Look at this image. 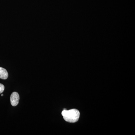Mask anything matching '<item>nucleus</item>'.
Wrapping results in <instances>:
<instances>
[{
	"mask_svg": "<svg viewBox=\"0 0 135 135\" xmlns=\"http://www.w3.org/2000/svg\"><path fill=\"white\" fill-rule=\"evenodd\" d=\"M5 89V86L2 84L0 83V94L3 93Z\"/></svg>",
	"mask_w": 135,
	"mask_h": 135,
	"instance_id": "4",
	"label": "nucleus"
},
{
	"mask_svg": "<svg viewBox=\"0 0 135 135\" xmlns=\"http://www.w3.org/2000/svg\"><path fill=\"white\" fill-rule=\"evenodd\" d=\"M8 77V74L7 71L5 68L0 67V79L3 80H6Z\"/></svg>",
	"mask_w": 135,
	"mask_h": 135,
	"instance_id": "3",
	"label": "nucleus"
},
{
	"mask_svg": "<svg viewBox=\"0 0 135 135\" xmlns=\"http://www.w3.org/2000/svg\"><path fill=\"white\" fill-rule=\"evenodd\" d=\"M64 119L69 123H74L79 120L80 116L79 111L76 109L67 110L64 109L62 112Z\"/></svg>",
	"mask_w": 135,
	"mask_h": 135,
	"instance_id": "1",
	"label": "nucleus"
},
{
	"mask_svg": "<svg viewBox=\"0 0 135 135\" xmlns=\"http://www.w3.org/2000/svg\"><path fill=\"white\" fill-rule=\"evenodd\" d=\"M19 94L17 92H14L11 94L10 97L11 103L12 106H16L19 103Z\"/></svg>",
	"mask_w": 135,
	"mask_h": 135,
	"instance_id": "2",
	"label": "nucleus"
},
{
	"mask_svg": "<svg viewBox=\"0 0 135 135\" xmlns=\"http://www.w3.org/2000/svg\"><path fill=\"white\" fill-rule=\"evenodd\" d=\"M3 96V94H2L1 96Z\"/></svg>",
	"mask_w": 135,
	"mask_h": 135,
	"instance_id": "5",
	"label": "nucleus"
}]
</instances>
